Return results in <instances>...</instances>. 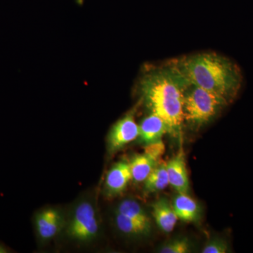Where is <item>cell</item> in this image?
<instances>
[{
  "mask_svg": "<svg viewBox=\"0 0 253 253\" xmlns=\"http://www.w3.org/2000/svg\"><path fill=\"white\" fill-rule=\"evenodd\" d=\"M188 81L172 63L147 70L141 78V101L150 113L163 119L173 135L184 124L183 100Z\"/></svg>",
  "mask_w": 253,
  "mask_h": 253,
  "instance_id": "1",
  "label": "cell"
},
{
  "mask_svg": "<svg viewBox=\"0 0 253 253\" xmlns=\"http://www.w3.org/2000/svg\"><path fill=\"white\" fill-rule=\"evenodd\" d=\"M171 63L190 83L221 96L229 104L242 86V73L238 65L217 53L189 55Z\"/></svg>",
  "mask_w": 253,
  "mask_h": 253,
  "instance_id": "2",
  "label": "cell"
},
{
  "mask_svg": "<svg viewBox=\"0 0 253 253\" xmlns=\"http://www.w3.org/2000/svg\"><path fill=\"white\" fill-rule=\"evenodd\" d=\"M228 104L221 96L188 81L184 89V123L195 128L206 126Z\"/></svg>",
  "mask_w": 253,
  "mask_h": 253,
  "instance_id": "3",
  "label": "cell"
},
{
  "mask_svg": "<svg viewBox=\"0 0 253 253\" xmlns=\"http://www.w3.org/2000/svg\"><path fill=\"white\" fill-rule=\"evenodd\" d=\"M99 226L92 205L83 201L76 210L68 228V235L79 241H89L96 237Z\"/></svg>",
  "mask_w": 253,
  "mask_h": 253,
  "instance_id": "4",
  "label": "cell"
},
{
  "mask_svg": "<svg viewBox=\"0 0 253 253\" xmlns=\"http://www.w3.org/2000/svg\"><path fill=\"white\" fill-rule=\"evenodd\" d=\"M164 152L165 145L162 140L146 146L143 154L134 155L129 161L131 179L136 183L144 182L161 162Z\"/></svg>",
  "mask_w": 253,
  "mask_h": 253,
  "instance_id": "5",
  "label": "cell"
},
{
  "mask_svg": "<svg viewBox=\"0 0 253 253\" xmlns=\"http://www.w3.org/2000/svg\"><path fill=\"white\" fill-rule=\"evenodd\" d=\"M139 134V126L134 119V110H132L113 125L107 136L108 150L111 154L117 152L135 140Z\"/></svg>",
  "mask_w": 253,
  "mask_h": 253,
  "instance_id": "6",
  "label": "cell"
},
{
  "mask_svg": "<svg viewBox=\"0 0 253 253\" xmlns=\"http://www.w3.org/2000/svg\"><path fill=\"white\" fill-rule=\"evenodd\" d=\"M131 179L129 162L121 161L113 165L106 174L104 182V194L113 198L124 192Z\"/></svg>",
  "mask_w": 253,
  "mask_h": 253,
  "instance_id": "7",
  "label": "cell"
},
{
  "mask_svg": "<svg viewBox=\"0 0 253 253\" xmlns=\"http://www.w3.org/2000/svg\"><path fill=\"white\" fill-rule=\"evenodd\" d=\"M166 167L169 185L179 194H189L190 181L186 169L185 154L182 147L166 163Z\"/></svg>",
  "mask_w": 253,
  "mask_h": 253,
  "instance_id": "8",
  "label": "cell"
},
{
  "mask_svg": "<svg viewBox=\"0 0 253 253\" xmlns=\"http://www.w3.org/2000/svg\"><path fill=\"white\" fill-rule=\"evenodd\" d=\"M139 127V141L145 146L162 141L169 129L166 123L156 115L150 113L141 121Z\"/></svg>",
  "mask_w": 253,
  "mask_h": 253,
  "instance_id": "9",
  "label": "cell"
},
{
  "mask_svg": "<svg viewBox=\"0 0 253 253\" xmlns=\"http://www.w3.org/2000/svg\"><path fill=\"white\" fill-rule=\"evenodd\" d=\"M171 203L178 219L195 223L199 222L201 219L202 214L201 206L189 194L177 193Z\"/></svg>",
  "mask_w": 253,
  "mask_h": 253,
  "instance_id": "10",
  "label": "cell"
},
{
  "mask_svg": "<svg viewBox=\"0 0 253 253\" xmlns=\"http://www.w3.org/2000/svg\"><path fill=\"white\" fill-rule=\"evenodd\" d=\"M151 208L153 217L159 229L166 234L172 232L178 220L172 203L166 198H160L151 205Z\"/></svg>",
  "mask_w": 253,
  "mask_h": 253,
  "instance_id": "11",
  "label": "cell"
},
{
  "mask_svg": "<svg viewBox=\"0 0 253 253\" xmlns=\"http://www.w3.org/2000/svg\"><path fill=\"white\" fill-rule=\"evenodd\" d=\"M61 219L60 213L56 210L51 208L37 214L35 224L38 235L43 240L52 239L59 232Z\"/></svg>",
  "mask_w": 253,
  "mask_h": 253,
  "instance_id": "12",
  "label": "cell"
},
{
  "mask_svg": "<svg viewBox=\"0 0 253 253\" xmlns=\"http://www.w3.org/2000/svg\"><path fill=\"white\" fill-rule=\"evenodd\" d=\"M115 222L118 230L127 236H146L151 231V224L126 217L118 212H115Z\"/></svg>",
  "mask_w": 253,
  "mask_h": 253,
  "instance_id": "13",
  "label": "cell"
},
{
  "mask_svg": "<svg viewBox=\"0 0 253 253\" xmlns=\"http://www.w3.org/2000/svg\"><path fill=\"white\" fill-rule=\"evenodd\" d=\"M144 182L146 194L159 192L166 189L169 184L166 163L161 161L158 163Z\"/></svg>",
  "mask_w": 253,
  "mask_h": 253,
  "instance_id": "14",
  "label": "cell"
},
{
  "mask_svg": "<svg viewBox=\"0 0 253 253\" xmlns=\"http://www.w3.org/2000/svg\"><path fill=\"white\" fill-rule=\"evenodd\" d=\"M116 212L123 214L126 217L151 224L149 214L137 201L132 199H126L118 205Z\"/></svg>",
  "mask_w": 253,
  "mask_h": 253,
  "instance_id": "15",
  "label": "cell"
},
{
  "mask_svg": "<svg viewBox=\"0 0 253 253\" xmlns=\"http://www.w3.org/2000/svg\"><path fill=\"white\" fill-rule=\"evenodd\" d=\"M192 251V245L186 237L176 238L163 245L158 253H189Z\"/></svg>",
  "mask_w": 253,
  "mask_h": 253,
  "instance_id": "16",
  "label": "cell"
},
{
  "mask_svg": "<svg viewBox=\"0 0 253 253\" xmlns=\"http://www.w3.org/2000/svg\"><path fill=\"white\" fill-rule=\"evenodd\" d=\"M230 252V248L226 239L221 237H214L208 241L203 253H226Z\"/></svg>",
  "mask_w": 253,
  "mask_h": 253,
  "instance_id": "17",
  "label": "cell"
},
{
  "mask_svg": "<svg viewBox=\"0 0 253 253\" xmlns=\"http://www.w3.org/2000/svg\"><path fill=\"white\" fill-rule=\"evenodd\" d=\"M9 251L6 249V247L4 246V245L0 244V253H8Z\"/></svg>",
  "mask_w": 253,
  "mask_h": 253,
  "instance_id": "18",
  "label": "cell"
}]
</instances>
